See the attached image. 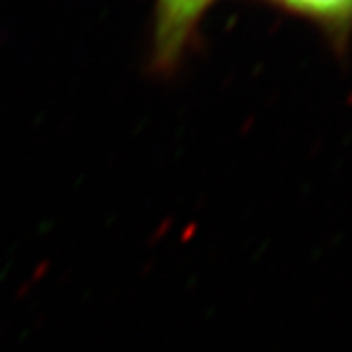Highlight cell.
<instances>
[{
  "label": "cell",
  "instance_id": "1",
  "mask_svg": "<svg viewBox=\"0 0 352 352\" xmlns=\"http://www.w3.org/2000/svg\"><path fill=\"white\" fill-rule=\"evenodd\" d=\"M212 0H159L155 63L159 69H170L180 59L190 32Z\"/></svg>",
  "mask_w": 352,
  "mask_h": 352
},
{
  "label": "cell",
  "instance_id": "2",
  "mask_svg": "<svg viewBox=\"0 0 352 352\" xmlns=\"http://www.w3.org/2000/svg\"><path fill=\"white\" fill-rule=\"evenodd\" d=\"M298 12L309 14L319 20L342 22L352 16V0H280Z\"/></svg>",
  "mask_w": 352,
  "mask_h": 352
}]
</instances>
